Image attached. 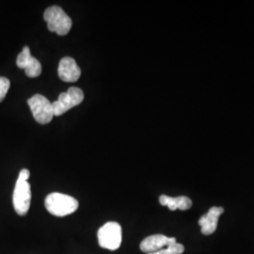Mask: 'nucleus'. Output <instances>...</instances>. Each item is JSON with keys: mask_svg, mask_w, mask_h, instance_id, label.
Masks as SVG:
<instances>
[{"mask_svg": "<svg viewBox=\"0 0 254 254\" xmlns=\"http://www.w3.org/2000/svg\"><path fill=\"white\" fill-rule=\"evenodd\" d=\"M45 205L46 210L53 216L65 217L75 212L79 204L72 196L54 192L46 197Z\"/></svg>", "mask_w": 254, "mask_h": 254, "instance_id": "obj_1", "label": "nucleus"}, {"mask_svg": "<svg viewBox=\"0 0 254 254\" xmlns=\"http://www.w3.org/2000/svg\"><path fill=\"white\" fill-rule=\"evenodd\" d=\"M44 18L47 23V28L60 36L67 35L73 26L72 19L59 6H52L46 9Z\"/></svg>", "mask_w": 254, "mask_h": 254, "instance_id": "obj_2", "label": "nucleus"}, {"mask_svg": "<svg viewBox=\"0 0 254 254\" xmlns=\"http://www.w3.org/2000/svg\"><path fill=\"white\" fill-rule=\"evenodd\" d=\"M97 237L101 248L109 251H116L120 248L123 240L122 227L117 222H107L99 229Z\"/></svg>", "mask_w": 254, "mask_h": 254, "instance_id": "obj_3", "label": "nucleus"}, {"mask_svg": "<svg viewBox=\"0 0 254 254\" xmlns=\"http://www.w3.org/2000/svg\"><path fill=\"white\" fill-rule=\"evenodd\" d=\"M33 118L41 125L49 124L54 117L52 103L42 94H35L27 100Z\"/></svg>", "mask_w": 254, "mask_h": 254, "instance_id": "obj_4", "label": "nucleus"}, {"mask_svg": "<svg viewBox=\"0 0 254 254\" xmlns=\"http://www.w3.org/2000/svg\"><path fill=\"white\" fill-rule=\"evenodd\" d=\"M83 99L84 92L76 87H71L66 92H62L59 99L52 103L54 116H61L68 110L80 105Z\"/></svg>", "mask_w": 254, "mask_h": 254, "instance_id": "obj_5", "label": "nucleus"}, {"mask_svg": "<svg viewBox=\"0 0 254 254\" xmlns=\"http://www.w3.org/2000/svg\"><path fill=\"white\" fill-rule=\"evenodd\" d=\"M12 202L15 212L19 216H25L28 212L31 202V189L26 180L18 178L12 195Z\"/></svg>", "mask_w": 254, "mask_h": 254, "instance_id": "obj_6", "label": "nucleus"}, {"mask_svg": "<svg viewBox=\"0 0 254 254\" xmlns=\"http://www.w3.org/2000/svg\"><path fill=\"white\" fill-rule=\"evenodd\" d=\"M16 65L20 69H24L27 76L30 78L38 77L42 73V64L31 56L28 46H25L22 52L17 56Z\"/></svg>", "mask_w": 254, "mask_h": 254, "instance_id": "obj_7", "label": "nucleus"}, {"mask_svg": "<svg viewBox=\"0 0 254 254\" xmlns=\"http://www.w3.org/2000/svg\"><path fill=\"white\" fill-rule=\"evenodd\" d=\"M58 74L63 81L69 83L75 82L79 79L81 75V69L73 59L70 57H65L60 62Z\"/></svg>", "mask_w": 254, "mask_h": 254, "instance_id": "obj_8", "label": "nucleus"}, {"mask_svg": "<svg viewBox=\"0 0 254 254\" xmlns=\"http://www.w3.org/2000/svg\"><path fill=\"white\" fill-rule=\"evenodd\" d=\"M175 237H168L164 235L147 236L140 243V250L147 254H152L162 250L168 246L176 243Z\"/></svg>", "mask_w": 254, "mask_h": 254, "instance_id": "obj_9", "label": "nucleus"}, {"mask_svg": "<svg viewBox=\"0 0 254 254\" xmlns=\"http://www.w3.org/2000/svg\"><path fill=\"white\" fill-rule=\"evenodd\" d=\"M224 209L214 206L209 209L208 212L201 216L199 219L201 234L204 236H210L215 233L218 228V218L223 214Z\"/></svg>", "mask_w": 254, "mask_h": 254, "instance_id": "obj_10", "label": "nucleus"}, {"mask_svg": "<svg viewBox=\"0 0 254 254\" xmlns=\"http://www.w3.org/2000/svg\"><path fill=\"white\" fill-rule=\"evenodd\" d=\"M159 202L163 206H168L170 210L175 211L177 209L186 211L190 209L192 206V200L186 196H179V197H170L167 195H161L159 197Z\"/></svg>", "mask_w": 254, "mask_h": 254, "instance_id": "obj_11", "label": "nucleus"}, {"mask_svg": "<svg viewBox=\"0 0 254 254\" xmlns=\"http://www.w3.org/2000/svg\"><path fill=\"white\" fill-rule=\"evenodd\" d=\"M184 252H185V247L180 243L176 242L174 244L164 248L158 252L147 254H182Z\"/></svg>", "mask_w": 254, "mask_h": 254, "instance_id": "obj_12", "label": "nucleus"}, {"mask_svg": "<svg viewBox=\"0 0 254 254\" xmlns=\"http://www.w3.org/2000/svg\"><path fill=\"white\" fill-rule=\"evenodd\" d=\"M10 87V82L7 77L0 76V102L4 100Z\"/></svg>", "mask_w": 254, "mask_h": 254, "instance_id": "obj_13", "label": "nucleus"}, {"mask_svg": "<svg viewBox=\"0 0 254 254\" xmlns=\"http://www.w3.org/2000/svg\"><path fill=\"white\" fill-rule=\"evenodd\" d=\"M29 176H30L29 171L27 170V169H23V170L20 172V173H19L18 178L22 179V180H26V181H27L28 178H29Z\"/></svg>", "mask_w": 254, "mask_h": 254, "instance_id": "obj_14", "label": "nucleus"}]
</instances>
